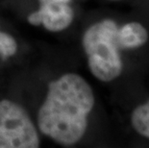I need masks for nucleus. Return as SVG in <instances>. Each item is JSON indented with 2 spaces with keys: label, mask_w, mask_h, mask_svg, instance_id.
<instances>
[{
  "label": "nucleus",
  "mask_w": 149,
  "mask_h": 148,
  "mask_svg": "<svg viewBox=\"0 0 149 148\" xmlns=\"http://www.w3.org/2000/svg\"><path fill=\"white\" fill-rule=\"evenodd\" d=\"M147 28L138 21H130L117 30V44L120 49H136L148 42Z\"/></svg>",
  "instance_id": "obj_5"
},
{
  "label": "nucleus",
  "mask_w": 149,
  "mask_h": 148,
  "mask_svg": "<svg viewBox=\"0 0 149 148\" xmlns=\"http://www.w3.org/2000/svg\"><path fill=\"white\" fill-rule=\"evenodd\" d=\"M74 12L69 4L50 2L40 4V9L28 15V22L35 26L43 25L50 32H60L72 23Z\"/></svg>",
  "instance_id": "obj_4"
},
{
  "label": "nucleus",
  "mask_w": 149,
  "mask_h": 148,
  "mask_svg": "<svg viewBox=\"0 0 149 148\" xmlns=\"http://www.w3.org/2000/svg\"><path fill=\"white\" fill-rule=\"evenodd\" d=\"M40 137L28 113L10 100L0 101V148H38Z\"/></svg>",
  "instance_id": "obj_3"
},
{
  "label": "nucleus",
  "mask_w": 149,
  "mask_h": 148,
  "mask_svg": "<svg viewBox=\"0 0 149 148\" xmlns=\"http://www.w3.org/2000/svg\"><path fill=\"white\" fill-rule=\"evenodd\" d=\"M40 2V4H45V3H50V2H60V3H66L69 4V2L71 0H39Z\"/></svg>",
  "instance_id": "obj_8"
},
{
  "label": "nucleus",
  "mask_w": 149,
  "mask_h": 148,
  "mask_svg": "<svg viewBox=\"0 0 149 148\" xmlns=\"http://www.w3.org/2000/svg\"><path fill=\"white\" fill-rule=\"evenodd\" d=\"M117 30L116 21L106 18L88 27L82 38L88 68L101 82H112L122 73L123 62L117 44Z\"/></svg>",
  "instance_id": "obj_2"
},
{
  "label": "nucleus",
  "mask_w": 149,
  "mask_h": 148,
  "mask_svg": "<svg viewBox=\"0 0 149 148\" xmlns=\"http://www.w3.org/2000/svg\"><path fill=\"white\" fill-rule=\"evenodd\" d=\"M110 1H119V0H110Z\"/></svg>",
  "instance_id": "obj_9"
},
{
  "label": "nucleus",
  "mask_w": 149,
  "mask_h": 148,
  "mask_svg": "<svg viewBox=\"0 0 149 148\" xmlns=\"http://www.w3.org/2000/svg\"><path fill=\"white\" fill-rule=\"evenodd\" d=\"M17 50V43L11 35L0 31V54L3 58L15 55Z\"/></svg>",
  "instance_id": "obj_7"
},
{
  "label": "nucleus",
  "mask_w": 149,
  "mask_h": 148,
  "mask_svg": "<svg viewBox=\"0 0 149 148\" xmlns=\"http://www.w3.org/2000/svg\"><path fill=\"white\" fill-rule=\"evenodd\" d=\"M131 124L139 136L149 140V99L133 110Z\"/></svg>",
  "instance_id": "obj_6"
},
{
  "label": "nucleus",
  "mask_w": 149,
  "mask_h": 148,
  "mask_svg": "<svg viewBox=\"0 0 149 148\" xmlns=\"http://www.w3.org/2000/svg\"><path fill=\"white\" fill-rule=\"evenodd\" d=\"M95 98L90 84L76 73H66L49 83L38 114V125L44 136L63 146L79 142L87 131L88 115Z\"/></svg>",
  "instance_id": "obj_1"
}]
</instances>
